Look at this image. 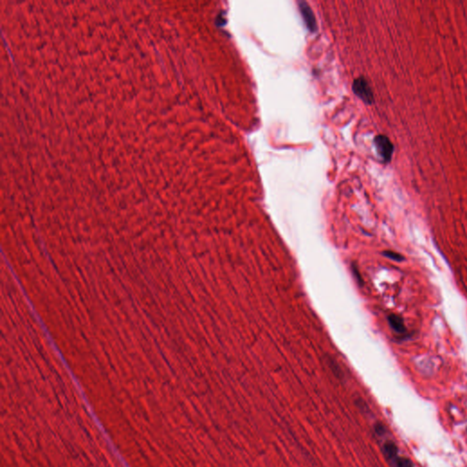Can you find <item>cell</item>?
Here are the masks:
<instances>
[{
  "mask_svg": "<svg viewBox=\"0 0 467 467\" xmlns=\"http://www.w3.org/2000/svg\"><path fill=\"white\" fill-rule=\"evenodd\" d=\"M396 467H413V464L411 460L405 457H397V459L394 461Z\"/></svg>",
  "mask_w": 467,
  "mask_h": 467,
  "instance_id": "6",
  "label": "cell"
},
{
  "mask_svg": "<svg viewBox=\"0 0 467 467\" xmlns=\"http://www.w3.org/2000/svg\"><path fill=\"white\" fill-rule=\"evenodd\" d=\"M352 90L366 104H372L374 102V95L372 88L364 77H359L354 80Z\"/></svg>",
  "mask_w": 467,
  "mask_h": 467,
  "instance_id": "2",
  "label": "cell"
},
{
  "mask_svg": "<svg viewBox=\"0 0 467 467\" xmlns=\"http://www.w3.org/2000/svg\"><path fill=\"white\" fill-rule=\"evenodd\" d=\"M299 11L302 16V18L304 19V22L306 24V28L309 31L315 32L317 30V23H316V18L314 16L313 11L310 8V7L306 4V2H299Z\"/></svg>",
  "mask_w": 467,
  "mask_h": 467,
  "instance_id": "3",
  "label": "cell"
},
{
  "mask_svg": "<svg viewBox=\"0 0 467 467\" xmlns=\"http://www.w3.org/2000/svg\"><path fill=\"white\" fill-rule=\"evenodd\" d=\"M383 450L387 457L390 460L395 461L398 457V447L392 441H388L383 446Z\"/></svg>",
  "mask_w": 467,
  "mask_h": 467,
  "instance_id": "5",
  "label": "cell"
},
{
  "mask_svg": "<svg viewBox=\"0 0 467 467\" xmlns=\"http://www.w3.org/2000/svg\"><path fill=\"white\" fill-rule=\"evenodd\" d=\"M382 255L386 256L388 258H390V259H392V260L398 261V262L402 261V260L404 259V257H403L402 255L398 254L397 252H394V251H384V252L382 253Z\"/></svg>",
  "mask_w": 467,
  "mask_h": 467,
  "instance_id": "7",
  "label": "cell"
},
{
  "mask_svg": "<svg viewBox=\"0 0 467 467\" xmlns=\"http://www.w3.org/2000/svg\"><path fill=\"white\" fill-rule=\"evenodd\" d=\"M388 322L391 326V328L394 329L395 332L399 334H403L406 332V328L404 325V322L402 318L396 314H391L388 316Z\"/></svg>",
  "mask_w": 467,
  "mask_h": 467,
  "instance_id": "4",
  "label": "cell"
},
{
  "mask_svg": "<svg viewBox=\"0 0 467 467\" xmlns=\"http://www.w3.org/2000/svg\"><path fill=\"white\" fill-rule=\"evenodd\" d=\"M374 145L380 159L384 162H390L394 154V146L389 137L379 134L374 138Z\"/></svg>",
  "mask_w": 467,
  "mask_h": 467,
  "instance_id": "1",
  "label": "cell"
},
{
  "mask_svg": "<svg viewBox=\"0 0 467 467\" xmlns=\"http://www.w3.org/2000/svg\"><path fill=\"white\" fill-rule=\"evenodd\" d=\"M375 431H376V432H377L379 435H382V434H384V433L386 432V429H385L384 425L381 424V423H377V424L375 425Z\"/></svg>",
  "mask_w": 467,
  "mask_h": 467,
  "instance_id": "8",
  "label": "cell"
}]
</instances>
